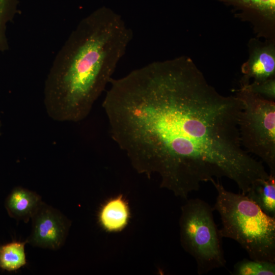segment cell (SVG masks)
Masks as SVG:
<instances>
[{
	"label": "cell",
	"instance_id": "7c38bea8",
	"mask_svg": "<svg viewBox=\"0 0 275 275\" xmlns=\"http://www.w3.org/2000/svg\"><path fill=\"white\" fill-rule=\"evenodd\" d=\"M28 241H13L0 245V268L12 271L19 269L27 263L25 246Z\"/></svg>",
	"mask_w": 275,
	"mask_h": 275
},
{
	"label": "cell",
	"instance_id": "277c9868",
	"mask_svg": "<svg viewBox=\"0 0 275 275\" xmlns=\"http://www.w3.org/2000/svg\"><path fill=\"white\" fill-rule=\"evenodd\" d=\"M213 211L208 203L198 198L187 200L181 207V244L195 259L199 275L226 265L223 237L214 222Z\"/></svg>",
	"mask_w": 275,
	"mask_h": 275
},
{
	"label": "cell",
	"instance_id": "2e32d148",
	"mask_svg": "<svg viewBox=\"0 0 275 275\" xmlns=\"http://www.w3.org/2000/svg\"><path fill=\"white\" fill-rule=\"evenodd\" d=\"M2 127V120L1 119V117H0V136L2 134V132H1Z\"/></svg>",
	"mask_w": 275,
	"mask_h": 275
},
{
	"label": "cell",
	"instance_id": "8992f818",
	"mask_svg": "<svg viewBox=\"0 0 275 275\" xmlns=\"http://www.w3.org/2000/svg\"><path fill=\"white\" fill-rule=\"evenodd\" d=\"M31 220L32 230L26 239L28 244L53 251L64 245L71 221L59 210L42 201Z\"/></svg>",
	"mask_w": 275,
	"mask_h": 275
},
{
	"label": "cell",
	"instance_id": "7a4b0ae2",
	"mask_svg": "<svg viewBox=\"0 0 275 275\" xmlns=\"http://www.w3.org/2000/svg\"><path fill=\"white\" fill-rule=\"evenodd\" d=\"M132 37L121 17L107 9L83 18L58 52L45 80L48 116L59 122L85 119L109 84Z\"/></svg>",
	"mask_w": 275,
	"mask_h": 275
},
{
	"label": "cell",
	"instance_id": "8fae6325",
	"mask_svg": "<svg viewBox=\"0 0 275 275\" xmlns=\"http://www.w3.org/2000/svg\"><path fill=\"white\" fill-rule=\"evenodd\" d=\"M246 195L264 213L275 217V175L269 174L267 178L258 180Z\"/></svg>",
	"mask_w": 275,
	"mask_h": 275
},
{
	"label": "cell",
	"instance_id": "5b68a950",
	"mask_svg": "<svg viewBox=\"0 0 275 275\" xmlns=\"http://www.w3.org/2000/svg\"><path fill=\"white\" fill-rule=\"evenodd\" d=\"M237 95L243 104L239 121L241 145L260 158L275 175V102L241 87Z\"/></svg>",
	"mask_w": 275,
	"mask_h": 275
},
{
	"label": "cell",
	"instance_id": "9a60e30c",
	"mask_svg": "<svg viewBox=\"0 0 275 275\" xmlns=\"http://www.w3.org/2000/svg\"><path fill=\"white\" fill-rule=\"evenodd\" d=\"M249 91L264 98L274 101L275 79L274 77L261 82H252L241 86Z\"/></svg>",
	"mask_w": 275,
	"mask_h": 275
},
{
	"label": "cell",
	"instance_id": "6da1fadb",
	"mask_svg": "<svg viewBox=\"0 0 275 275\" xmlns=\"http://www.w3.org/2000/svg\"><path fill=\"white\" fill-rule=\"evenodd\" d=\"M102 106L112 138L139 173L186 199L223 177L245 195L267 172L243 148L237 95L210 85L193 61H155L112 78Z\"/></svg>",
	"mask_w": 275,
	"mask_h": 275
},
{
	"label": "cell",
	"instance_id": "52a82bcc",
	"mask_svg": "<svg viewBox=\"0 0 275 275\" xmlns=\"http://www.w3.org/2000/svg\"><path fill=\"white\" fill-rule=\"evenodd\" d=\"M248 61L242 67L244 75L241 86L253 79L252 82H261L274 77L275 48L274 43H258L253 40Z\"/></svg>",
	"mask_w": 275,
	"mask_h": 275
},
{
	"label": "cell",
	"instance_id": "4fadbf2b",
	"mask_svg": "<svg viewBox=\"0 0 275 275\" xmlns=\"http://www.w3.org/2000/svg\"><path fill=\"white\" fill-rule=\"evenodd\" d=\"M233 275H274L275 262L243 259L234 266Z\"/></svg>",
	"mask_w": 275,
	"mask_h": 275
},
{
	"label": "cell",
	"instance_id": "3957f363",
	"mask_svg": "<svg viewBox=\"0 0 275 275\" xmlns=\"http://www.w3.org/2000/svg\"><path fill=\"white\" fill-rule=\"evenodd\" d=\"M210 182L217 193L213 208L221 217L222 236L237 242L251 259L275 262V217L246 195L226 190L219 179Z\"/></svg>",
	"mask_w": 275,
	"mask_h": 275
},
{
	"label": "cell",
	"instance_id": "30bf717a",
	"mask_svg": "<svg viewBox=\"0 0 275 275\" xmlns=\"http://www.w3.org/2000/svg\"><path fill=\"white\" fill-rule=\"evenodd\" d=\"M130 216L128 203L121 194L109 199L102 205L98 213V220L106 231L118 232L126 227Z\"/></svg>",
	"mask_w": 275,
	"mask_h": 275
},
{
	"label": "cell",
	"instance_id": "5bb4252c",
	"mask_svg": "<svg viewBox=\"0 0 275 275\" xmlns=\"http://www.w3.org/2000/svg\"><path fill=\"white\" fill-rule=\"evenodd\" d=\"M18 0H0V51L8 47L7 27L17 11Z\"/></svg>",
	"mask_w": 275,
	"mask_h": 275
},
{
	"label": "cell",
	"instance_id": "9c48e42d",
	"mask_svg": "<svg viewBox=\"0 0 275 275\" xmlns=\"http://www.w3.org/2000/svg\"><path fill=\"white\" fill-rule=\"evenodd\" d=\"M241 11V16L272 32L275 20V0H217Z\"/></svg>",
	"mask_w": 275,
	"mask_h": 275
},
{
	"label": "cell",
	"instance_id": "ba28073f",
	"mask_svg": "<svg viewBox=\"0 0 275 275\" xmlns=\"http://www.w3.org/2000/svg\"><path fill=\"white\" fill-rule=\"evenodd\" d=\"M42 201L35 191L16 186L7 196L4 205L10 217L28 223Z\"/></svg>",
	"mask_w": 275,
	"mask_h": 275
}]
</instances>
